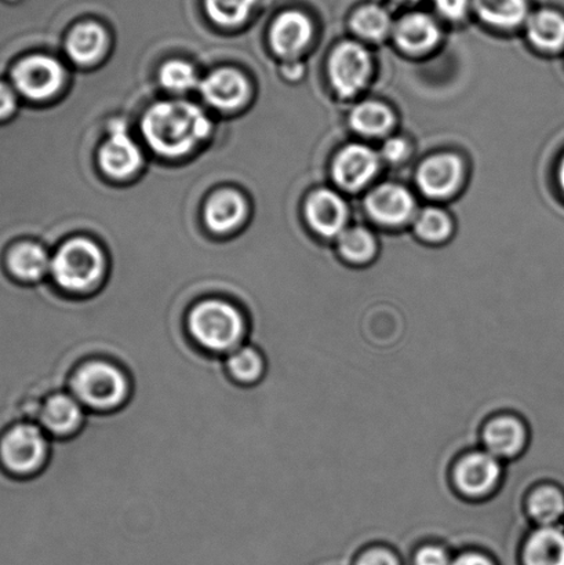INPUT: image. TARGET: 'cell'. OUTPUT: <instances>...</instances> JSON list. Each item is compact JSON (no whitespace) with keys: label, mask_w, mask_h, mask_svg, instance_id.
<instances>
[{"label":"cell","mask_w":564,"mask_h":565,"mask_svg":"<svg viewBox=\"0 0 564 565\" xmlns=\"http://www.w3.org/2000/svg\"><path fill=\"white\" fill-rule=\"evenodd\" d=\"M142 135L152 151L162 157H182L212 131V121L196 105L169 102L153 105L143 116Z\"/></svg>","instance_id":"1"},{"label":"cell","mask_w":564,"mask_h":565,"mask_svg":"<svg viewBox=\"0 0 564 565\" xmlns=\"http://www.w3.org/2000/svg\"><path fill=\"white\" fill-rule=\"evenodd\" d=\"M185 331L202 352L228 356L245 343L248 323L236 305L221 298H207L188 310Z\"/></svg>","instance_id":"2"},{"label":"cell","mask_w":564,"mask_h":565,"mask_svg":"<svg viewBox=\"0 0 564 565\" xmlns=\"http://www.w3.org/2000/svg\"><path fill=\"white\" fill-rule=\"evenodd\" d=\"M70 392L87 412L113 414L129 402L131 380L120 365L92 359L76 365L70 379Z\"/></svg>","instance_id":"3"},{"label":"cell","mask_w":564,"mask_h":565,"mask_svg":"<svg viewBox=\"0 0 564 565\" xmlns=\"http://www.w3.org/2000/svg\"><path fill=\"white\" fill-rule=\"evenodd\" d=\"M52 456L49 435L32 420H20L0 437V465L17 479L41 476Z\"/></svg>","instance_id":"4"},{"label":"cell","mask_w":564,"mask_h":565,"mask_svg":"<svg viewBox=\"0 0 564 565\" xmlns=\"http://www.w3.org/2000/svg\"><path fill=\"white\" fill-rule=\"evenodd\" d=\"M50 273L63 290L87 292L102 279L104 257L94 243L86 239L71 241L55 254Z\"/></svg>","instance_id":"5"},{"label":"cell","mask_w":564,"mask_h":565,"mask_svg":"<svg viewBox=\"0 0 564 565\" xmlns=\"http://www.w3.org/2000/svg\"><path fill=\"white\" fill-rule=\"evenodd\" d=\"M372 57L357 42H342L329 58V76L334 90L342 97L357 96L372 76Z\"/></svg>","instance_id":"6"},{"label":"cell","mask_w":564,"mask_h":565,"mask_svg":"<svg viewBox=\"0 0 564 565\" xmlns=\"http://www.w3.org/2000/svg\"><path fill=\"white\" fill-rule=\"evenodd\" d=\"M64 77L63 66L47 55H30L11 70L15 90L33 102L52 97L63 86Z\"/></svg>","instance_id":"7"},{"label":"cell","mask_w":564,"mask_h":565,"mask_svg":"<svg viewBox=\"0 0 564 565\" xmlns=\"http://www.w3.org/2000/svg\"><path fill=\"white\" fill-rule=\"evenodd\" d=\"M87 413L71 392H54L43 398L38 409V424L55 439H70L86 424Z\"/></svg>","instance_id":"8"},{"label":"cell","mask_w":564,"mask_h":565,"mask_svg":"<svg viewBox=\"0 0 564 565\" xmlns=\"http://www.w3.org/2000/svg\"><path fill=\"white\" fill-rule=\"evenodd\" d=\"M464 163L455 153H436L424 160L417 171V185L425 196L446 199L460 188Z\"/></svg>","instance_id":"9"},{"label":"cell","mask_w":564,"mask_h":565,"mask_svg":"<svg viewBox=\"0 0 564 565\" xmlns=\"http://www.w3.org/2000/svg\"><path fill=\"white\" fill-rule=\"evenodd\" d=\"M380 169V154L362 143L341 149L333 162V179L345 191H359L374 179Z\"/></svg>","instance_id":"10"},{"label":"cell","mask_w":564,"mask_h":565,"mask_svg":"<svg viewBox=\"0 0 564 565\" xmlns=\"http://www.w3.org/2000/svg\"><path fill=\"white\" fill-rule=\"evenodd\" d=\"M370 217L384 225H402L416 217V199L405 186L383 184L369 192L364 201Z\"/></svg>","instance_id":"11"},{"label":"cell","mask_w":564,"mask_h":565,"mask_svg":"<svg viewBox=\"0 0 564 565\" xmlns=\"http://www.w3.org/2000/svg\"><path fill=\"white\" fill-rule=\"evenodd\" d=\"M501 476L499 459L490 452H472L455 469V483L464 495L482 498L494 490Z\"/></svg>","instance_id":"12"},{"label":"cell","mask_w":564,"mask_h":565,"mask_svg":"<svg viewBox=\"0 0 564 565\" xmlns=\"http://www.w3.org/2000/svg\"><path fill=\"white\" fill-rule=\"evenodd\" d=\"M142 157L136 142L131 140L124 121H114L107 142L99 151V164L115 179H125L140 169Z\"/></svg>","instance_id":"13"},{"label":"cell","mask_w":564,"mask_h":565,"mask_svg":"<svg viewBox=\"0 0 564 565\" xmlns=\"http://www.w3.org/2000/svg\"><path fill=\"white\" fill-rule=\"evenodd\" d=\"M306 215L309 226L323 237H339L347 230V203L334 191L313 192L307 201Z\"/></svg>","instance_id":"14"},{"label":"cell","mask_w":564,"mask_h":565,"mask_svg":"<svg viewBox=\"0 0 564 565\" xmlns=\"http://www.w3.org/2000/svg\"><path fill=\"white\" fill-rule=\"evenodd\" d=\"M312 38V22L301 11L281 13L270 28V44L281 57L291 58L308 46Z\"/></svg>","instance_id":"15"},{"label":"cell","mask_w":564,"mask_h":565,"mask_svg":"<svg viewBox=\"0 0 564 565\" xmlns=\"http://www.w3.org/2000/svg\"><path fill=\"white\" fill-rule=\"evenodd\" d=\"M394 38L405 52L422 54L436 46L440 39V30L433 17L414 11L397 21Z\"/></svg>","instance_id":"16"},{"label":"cell","mask_w":564,"mask_h":565,"mask_svg":"<svg viewBox=\"0 0 564 565\" xmlns=\"http://www.w3.org/2000/svg\"><path fill=\"white\" fill-rule=\"evenodd\" d=\"M204 99L214 108L231 110L240 107L248 94L245 77L234 70H219L201 83Z\"/></svg>","instance_id":"17"},{"label":"cell","mask_w":564,"mask_h":565,"mask_svg":"<svg viewBox=\"0 0 564 565\" xmlns=\"http://www.w3.org/2000/svg\"><path fill=\"white\" fill-rule=\"evenodd\" d=\"M52 262L42 246L35 243L15 245L6 256V269L11 278L22 282L41 281L50 273Z\"/></svg>","instance_id":"18"},{"label":"cell","mask_w":564,"mask_h":565,"mask_svg":"<svg viewBox=\"0 0 564 565\" xmlns=\"http://www.w3.org/2000/svg\"><path fill=\"white\" fill-rule=\"evenodd\" d=\"M483 437L490 454L497 458H511L523 450L528 435L521 420L501 417L486 425Z\"/></svg>","instance_id":"19"},{"label":"cell","mask_w":564,"mask_h":565,"mask_svg":"<svg viewBox=\"0 0 564 565\" xmlns=\"http://www.w3.org/2000/svg\"><path fill=\"white\" fill-rule=\"evenodd\" d=\"M523 565H564V530L544 525L529 536L523 547Z\"/></svg>","instance_id":"20"},{"label":"cell","mask_w":564,"mask_h":565,"mask_svg":"<svg viewBox=\"0 0 564 565\" xmlns=\"http://www.w3.org/2000/svg\"><path fill=\"white\" fill-rule=\"evenodd\" d=\"M224 369L235 385L253 387L263 380L267 364L264 354L256 347L243 343L225 356Z\"/></svg>","instance_id":"21"},{"label":"cell","mask_w":564,"mask_h":565,"mask_svg":"<svg viewBox=\"0 0 564 565\" xmlns=\"http://www.w3.org/2000/svg\"><path fill=\"white\" fill-rule=\"evenodd\" d=\"M526 32L535 47L560 50L564 46V17L554 10L535 11L528 17Z\"/></svg>","instance_id":"22"},{"label":"cell","mask_w":564,"mask_h":565,"mask_svg":"<svg viewBox=\"0 0 564 565\" xmlns=\"http://www.w3.org/2000/svg\"><path fill=\"white\" fill-rule=\"evenodd\" d=\"M107 35L102 26L96 22H83L71 32L66 41V52L75 63L87 65L102 55Z\"/></svg>","instance_id":"23"},{"label":"cell","mask_w":564,"mask_h":565,"mask_svg":"<svg viewBox=\"0 0 564 565\" xmlns=\"http://www.w3.org/2000/svg\"><path fill=\"white\" fill-rule=\"evenodd\" d=\"M245 210V202L240 193L224 191L210 199L204 215H206L209 228L223 234L241 224Z\"/></svg>","instance_id":"24"},{"label":"cell","mask_w":564,"mask_h":565,"mask_svg":"<svg viewBox=\"0 0 564 565\" xmlns=\"http://www.w3.org/2000/svg\"><path fill=\"white\" fill-rule=\"evenodd\" d=\"M350 125L358 135L381 137L394 127L395 115L383 103L363 102L352 109Z\"/></svg>","instance_id":"25"},{"label":"cell","mask_w":564,"mask_h":565,"mask_svg":"<svg viewBox=\"0 0 564 565\" xmlns=\"http://www.w3.org/2000/svg\"><path fill=\"white\" fill-rule=\"evenodd\" d=\"M480 19L499 28H515L528 19L526 0H472Z\"/></svg>","instance_id":"26"},{"label":"cell","mask_w":564,"mask_h":565,"mask_svg":"<svg viewBox=\"0 0 564 565\" xmlns=\"http://www.w3.org/2000/svg\"><path fill=\"white\" fill-rule=\"evenodd\" d=\"M337 247L348 263L362 265L372 262L377 253V241L363 226H353L341 232L337 237Z\"/></svg>","instance_id":"27"},{"label":"cell","mask_w":564,"mask_h":565,"mask_svg":"<svg viewBox=\"0 0 564 565\" xmlns=\"http://www.w3.org/2000/svg\"><path fill=\"white\" fill-rule=\"evenodd\" d=\"M351 28L358 36L374 42L394 31L389 11L377 4H366L358 9L351 17Z\"/></svg>","instance_id":"28"},{"label":"cell","mask_w":564,"mask_h":565,"mask_svg":"<svg viewBox=\"0 0 564 565\" xmlns=\"http://www.w3.org/2000/svg\"><path fill=\"white\" fill-rule=\"evenodd\" d=\"M529 512L535 522L544 525H555L564 516V494L554 486H544L530 497Z\"/></svg>","instance_id":"29"},{"label":"cell","mask_w":564,"mask_h":565,"mask_svg":"<svg viewBox=\"0 0 564 565\" xmlns=\"http://www.w3.org/2000/svg\"><path fill=\"white\" fill-rule=\"evenodd\" d=\"M413 228L418 239L427 243H441L449 239L453 221L444 210L427 207L414 217Z\"/></svg>","instance_id":"30"},{"label":"cell","mask_w":564,"mask_h":565,"mask_svg":"<svg viewBox=\"0 0 564 565\" xmlns=\"http://www.w3.org/2000/svg\"><path fill=\"white\" fill-rule=\"evenodd\" d=\"M254 3L256 0H206V10L214 22L231 26L245 21Z\"/></svg>","instance_id":"31"},{"label":"cell","mask_w":564,"mask_h":565,"mask_svg":"<svg viewBox=\"0 0 564 565\" xmlns=\"http://www.w3.org/2000/svg\"><path fill=\"white\" fill-rule=\"evenodd\" d=\"M160 83L170 92L184 93L198 86L195 70L184 61H170L164 64L159 74Z\"/></svg>","instance_id":"32"},{"label":"cell","mask_w":564,"mask_h":565,"mask_svg":"<svg viewBox=\"0 0 564 565\" xmlns=\"http://www.w3.org/2000/svg\"><path fill=\"white\" fill-rule=\"evenodd\" d=\"M451 563L450 553L436 545L423 546L414 556V565H451Z\"/></svg>","instance_id":"33"},{"label":"cell","mask_w":564,"mask_h":565,"mask_svg":"<svg viewBox=\"0 0 564 565\" xmlns=\"http://www.w3.org/2000/svg\"><path fill=\"white\" fill-rule=\"evenodd\" d=\"M408 153H411L408 142L401 137H392L384 142L380 157L385 159L386 162L397 164L403 162L408 157Z\"/></svg>","instance_id":"34"},{"label":"cell","mask_w":564,"mask_h":565,"mask_svg":"<svg viewBox=\"0 0 564 565\" xmlns=\"http://www.w3.org/2000/svg\"><path fill=\"white\" fill-rule=\"evenodd\" d=\"M434 3L441 15L453 21L464 19L472 4L471 0H434Z\"/></svg>","instance_id":"35"},{"label":"cell","mask_w":564,"mask_h":565,"mask_svg":"<svg viewBox=\"0 0 564 565\" xmlns=\"http://www.w3.org/2000/svg\"><path fill=\"white\" fill-rule=\"evenodd\" d=\"M355 565H402L400 558L391 551L377 547V550H370L359 556Z\"/></svg>","instance_id":"36"},{"label":"cell","mask_w":564,"mask_h":565,"mask_svg":"<svg viewBox=\"0 0 564 565\" xmlns=\"http://www.w3.org/2000/svg\"><path fill=\"white\" fill-rule=\"evenodd\" d=\"M19 99H17L14 88L8 83L0 82V121L11 118L17 110Z\"/></svg>","instance_id":"37"},{"label":"cell","mask_w":564,"mask_h":565,"mask_svg":"<svg viewBox=\"0 0 564 565\" xmlns=\"http://www.w3.org/2000/svg\"><path fill=\"white\" fill-rule=\"evenodd\" d=\"M451 565H497L489 556L479 552H466L453 557Z\"/></svg>","instance_id":"38"},{"label":"cell","mask_w":564,"mask_h":565,"mask_svg":"<svg viewBox=\"0 0 564 565\" xmlns=\"http://www.w3.org/2000/svg\"><path fill=\"white\" fill-rule=\"evenodd\" d=\"M281 71H284L286 79L297 81L300 79L304 74V66L297 63V61H290V63L284 65Z\"/></svg>","instance_id":"39"},{"label":"cell","mask_w":564,"mask_h":565,"mask_svg":"<svg viewBox=\"0 0 564 565\" xmlns=\"http://www.w3.org/2000/svg\"><path fill=\"white\" fill-rule=\"evenodd\" d=\"M560 181H561V185L564 191V158L562 160L561 168H560Z\"/></svg>","instance_id":"40"},{"label":"cell","mask_w":564,"mask_h":565,"mask_svg":"<svg viewBox=\"0 0 564 565\" xmlns=\"http://www.w3.org/2000/svg\"><path fill=\"white\" fill-rule=\"evenodd\" d=\"M400 2H403V3H416V2H419V0H400Z\"/></svg>","instance_id":"41"}]
</instances>
